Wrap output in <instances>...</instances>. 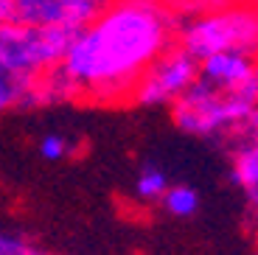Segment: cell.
I'll return each mask as SVG.
<instances>
[{"instance_id": "cell-15", "label": "cell", "mask_w": 258, "mask_h": 255, "mask_svg": "<svg viewBox=\"0 0 258 255\" xmlns=\"http://www.w3.org/2000/svg\"><path fill=\"white\" fill-rule=\"evenodd\" d=\"M104 3H152V0H104Z\"/></svg>"}, {"instance_id": "cell-11", "label": "cell", "mask_w": 258, "mask_h": 255, "mask_svg": "<svg viewBox=\"0 0 258 255\" xmlns=\"http://www.w3.org/2000/svg\"><path fill=\"white\" fill-rule=\"evenodd\" d=\"M163 211L174 219H188L200 211V194L191 185H171L163 197Z\"/></svg>"}, {"instance_id": "cell-8", "label": "cell", "mask_w": 258, "mask_h": 255, "mask_svg": "<svg viewBox=\"0 0 258 255\" xmlns=\"http://www.w3.org/2000/svg\"><path fill=\"white\" fill-rule=\"evenodd\" d=\"M68 101H76V90L59 65L34 79L31 93H28V107H59Z\"/></svg>"}, {"instance_id": "cell-1", "label": "cell", "mask_w": 258, "mask_h": 255, "mask_svg": "<svg viewBox=\"0 0 258 255\" xmlns=\"http://www.w3.org/2000/svg\"><path fill=\"white\" fill-rule=\"evenodd\" d=\"M180 17L163 3H107L90 26L73 34L59 68L76 101L121 104L160 53L177 45Z\"/></svg>"}, {"instance_id": "cell-4", "label": "cell", "mask_w": 258, "mask_h": 255, "mask_svg": "<svg viewBox=\"0 0 258 255\" xmlns=\"http://www.w3.org/2000/svg\"><path fill=\"white\" fill-rule=\"evenodd\" d=\"M197 79H200V59L191 56L177 42L174 48H168L166 53H160L149 65V71L143 73L141 82L132 90V104L149 109H171Z\"/></svg>"}, {"instance_id": "cell-13", "label": "cell", "mask_w": 258, "mask_h": 255, "mask_svg": "<svg viewBox=\"0 0 258 255\" xmlns=\"http://www.w3.org/2000/svg\"><path fill=\"white\" fill-rule=\"evenodd\" d=\"M177 17H191V14H202V12H213L222 6H233L241 0H163Z\"/></svg>"}, {"instance_id": "cell-14", "label": "cell", "mask_w": 258, "mask_h": 255, "mask_svg": "<svg viewBox=\"0 0 258 255\" xmlns=\"http://www.w3.org/2000/svg\"><path fill=\"white\" fill-rule=\"evenodd\" d=\"M0 255H53L17 233H0Z\"/></svg>"}, {"instance_id": "cell-18", "label": "cell", "mask_w": 258, "mask_h": 255, "mask_svg": "<svg viewBox=\"0 0 258 255\" xmlns=\"http://www.w3.org/2000/svg\"><path fill=\"white\" fill-rule=\"evenodd\" d=\"M255 255H258V252H255Z\"/></svg>"}, {"instance_id": "cell-16", "label": "cell", "mask_w": 258, "mask_h": 255, "mask_svg": "<svg viewBox=\"0 0 258 255\" xmlns=\"http://www.w3.org/2000/svg\"><path fill=\"white\" fill-rule=\"evenodd\" d=\"M255 87H258V59H255Z\"/></svg>"}, {"instance_id": "cell-2", "label": "cell", "mask_w": 258, "mask_h": 255, "mask_svg": "<svg viewBox=\"0 0 258 255\" xmlns=\"http://www.w3.org/2000/svg\"><path fill=\"white\" fill-rule=\"evenodd\" d=\"M255 109H258V87L227 90L213 82H205L200 76L168 112H171V121L180 132L191 135V138L225 141L227 132L236 129Z\"/></svg>"}, {"instance_id": "cell-3", "label": "cell", "mask_w": 258, "mask_h": 255, "mask_svg": "<svg viewBox=\"0 0 258 255\" xmlns=\"http://www.w3.org/2000/svg\"><path fill=\"white\" fill-rule=\"evenodd\" d=\"M177 42L200 62L213 53H244L258 59V9L250 0H241L213 12L180 17Z\"/></svg>"}, {"instance_id": "cell-9", "label": "cell", "mask_w": 258, "mask_h": 255, "mask_svg": "<svg viewBox=\"0 0 258 255\" xmlns=\"http://www.w3.org/2000/svg\"><path fill=\"white\" fill-rule=\"evenodd\" d=\"M31 84H34V79L20 76V73L9 71L6 65H0V115L20 109V107H28Z\"/></svg>"}, {"instance_id": "cell-10", "label": "cell", "mask_w": 258, "mask_h": 255, "mask_svg": "<svg viewBox=\"0 0 258 255\" xmlns=\"http://www.w3.org/2000/svg\"><path fill=\"white\" fill-rule=\"evenodd\" d=\"M168 188H171L168 174L160 166H155V163H146L135 177V197L143 205H160Z\"/></svg>"}, {"instance_id": "cell-12", "label": "cell", "mask_w": 258, "mask_h": 255, "mask_svg": "<svg viewBox=\"0 0 258 255\" xmlns=\"http://www.w3.org/2000/svg\"><path fill=\"white\" fill-rule=\"evenodd\" d=\"M37 152H39V157L48 160V163H59V160H64L73 152V143L68 141V135H62V132H48V135L39 138Z\"/></svg>"}, {"instance_id": "cell-17", "label": "cell", "mask_w": 258, "mask_h": 255, "mask_svg": "<svg viewBox=\"0 0 258 255\" xmlns=\"http://www.w3.org/2000/svg\"><path fill=\"white\" fill-rule=\"evenodd\" d=\"M250 3H252V6H255V9H258V0H250Z\"/></svg>"}, {"instance_id": "cell-5", "label": "cell", "mask_w": 258, "mask_h": 255, "mask_svg": "<svg viewBox=\"0 0 258 255\" xmlns=\"http://www.w3.org/2000/svg\"><path fill=\"white\" fill-rule=\"evenodd\" d=\"M104 0H0V23L76 34L101 14Z\"/></svg>"}, {"instance_id": "cell-7", "label": "cell", "mask_w": 258, "mask_h": 255, "mask_svg": "<svg viewBox=\"0 0 258 255\" xmlns=\"http://www.w3.org/2000/svg\"><path fill=\"white\" fill-rule=\"evenodd\" d=\"M227 152H230V179L244 197L247 219L258 224V143L236 146Z\"/></svg>"}, {"instance_id": "cell-6", "label": "cell", "mask_w": 258, "mask_h": 255, "mask_svg": "<svg viewBox=\"0 0 258 255\" xmlns=\"http://www.w3.org/2000/svg\"><path fill=\"white\" fill-rule=\"evenodd\" d=\"M200 76L227 90L255 87V59L244 53H213L200 62Z\"/></svg>"}]
</instances>
